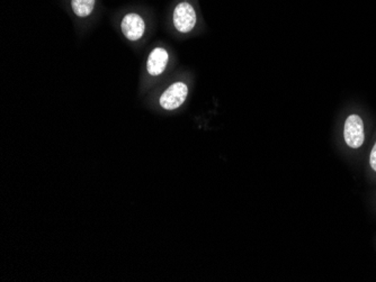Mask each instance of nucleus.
<instances>
[{
  "instance_id": "f257e3e1",
  "label": "nucleus",
  "mask_w": 376,
  "mask_h": 282,
  "mask_svg": "<svg viewBox=\"0 0 376 282\" xmlns=\"http://www.w3.org/2000/svg\"><path fill=\"white\" fill-rule=\"evenodd\" d=\"M197 16L195 8L188 1H181L174 7L172 23L176 30L181 34H188L195 28Z\"/></svg>"
},
{
  "instance_id": "f03ea898",
  "label": "nucleus",
  "mask_w": 376,
  "mask_h": 282,
  "mask_svg": "<svg viewBox=\"0 0 376 282\" xmlns=\"http://www.w3.org/2000/svg\"><path fill=\"white\" fill-rule=\"evenodd\" d=\"M188 96V87L183 82H174L160 97L159 104L165 111H174L183 105Z\"/></svg>"
},
{
  "instance_id": "7ed1b4c3",
  "label": "nucleus",
  "mask_w": 376,
  "mask_h": 282,
  "mask_svg": "<svg viewBox=\"0 0 376 282\" xmlns=\"http://www.w3.org/2000/svg\"><path fill=\"white\" fill-rule=\"evenodd\" d=\"M343 138L349 147L358 149L364 143V123L358 115H350L345 122Z\"/></svg>"
},
{
  "instance_id": "20e7f679",
  "label": "nucleus",
  "mask_w": 376,
  "mask_h": 282,
  "mask_svg": "<svg viewBox=\"0 0 376 282\" xmlns=\"http://www.w3.org/2000/svg\"><path fill=\"white\" fill-rule=\"evenodd\" d=\"M120 30L129 41H138L145 35V23L136 12H129L120 21Z\"/></svg>"
},
{
  "instance_id": "39448f33",
  "label": "nucleus",
  "mask_w": 376,
  "mask_h": 282,
  "mask_svg": "<svg viewBox=\"0 0 376 282\" xmlns=\"http://www.w3.org/2000/svg\"><path fill=\"white\" fill-rule=\"evenodd\" d=\"M169 53L165 48H156L147 57V70L149 75L158 77L165 71L168 64Z\"/></svg>"
},
{
  "instance_id": "423d86ee",
  "label": "nucleus",
  "mask_w": 376,
  "mask_h": 282,
  "mask_svg": "<svg viewBox=\"0 0 376 282\" xmlns=\"http://www.w3.org/2000/svg\"><path fill=\"white\" fill-rule=\"evenodd\" d=\"M96 0H71V7L75 15L84 19L93 12Z\"/></svg>"
},
{
  "instance_id": "0eeeda50",
  "label": "nucleus",
  "mask_w": 376,
  "mask_h": 282,
  "mask_svg": "<svg viewBox=\"0 0 376 282\" xmlns=\"http://www.w3.org/2000/svg\"><path fill=\"white\" fill-rule=\"evenodd\" d=\"M370 164L374 171H376V143L373 147V150L370 152Z\"/></svg>"
}]
</instances>
